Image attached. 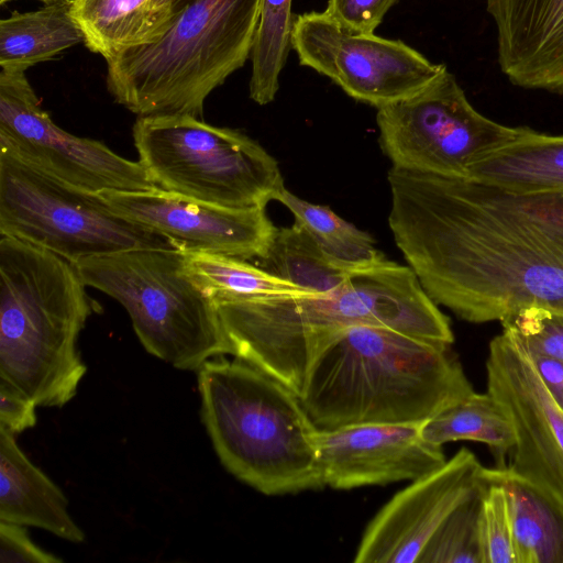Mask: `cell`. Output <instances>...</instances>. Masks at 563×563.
Instances as JSON below:
<instances>
[{
  "label": "cell",
  "mask_w": 563,
  "mask_h": 563,
  "mask_svg": "<svg viewBox=\"0 0 563 563\" xmlns=\"http://www.w3.org/2000/svg\"><path fill=\"white\" fill-rule=\"evenodd\" d=\"M0 234L73 264L126 250L176 247L166 236L113 212L98 194L73 187L3 151Z\"/></svg>",
  "instance_id": "cell-9"
},
{
  "label": "cell",
  "mask_w": 563,
  "mask_h": 563,
  "mask_svg": "<svg viewBox=\"0 0 563 563\" xmlns=\"http://www.w3.org/2000/svg\"><path fill=\"white\" fill-rule=\"evenodd\" d=\"M422 422L364 423L318 429L316 448L323 486L353 489L415 481L445 462L442 446L421 434Z\"/></svg>",
  "instance_id": "cell-16"
},
{
  "label": "cell",
  "mask_w": 563,
  "mask_h": 563,
  "mask_svg": "<svg viewBox=\"0 0 563 563\" xmlns=\"http://www.w3.org/2000/svg\"><path fill=\"white\" fill-rule=\"evenodd\" d=\"M37 405L11 385L0 380V428L16 435L36 424Z\"/></svg>",
  "instance_id": "cell-33"
},
{
  "label": "cell",
  "mask_w": 563,
  "mask_h": 563,
  "mask_svg": "<svg viewBox=\"0 0 563 563\" xmlns=\"http://www.w3.org/2000/svg\"><path fill=\"white\" fill-rule=\"evenodd\" d=\"M500 322L527 351L563 360V310L527 306Z\"/></svg>",
  "instance_id": "cell-30"
},
{
  "label": "cell",
  "mask_w": 563,
  "mask_h": 563,
  "mask_svg": "<svg viewBox=\"0 0 563 563\" xmlns=\"http://www.w3.org/2000/svg\"><path fill=\"white\" fill-rule=\"evenodd\" d=\"M261 0H191L154 43L107 62V87L137 117L201 119L207 97L251 57Z\"/></svg>",
  "instance_id": "cell-6"
},
{
  "label": "cell",
  "mask_w": 563,
  "mask_h": 563,
  "mask_svg": "<svg viewBox=\"0 0 563 563\" xmlns=\"http://www.w3.org/2000/svg\"><path fill=\"white\" fill-rule=\"evenodd\" d=\"M422 437L435 444L473 441L486 444L498 467L516 444L512 421L505 408L488 391H473L422 422Z\"/></svg>",
  "instance_id": "cell-23"
},
{
  "label": "cell",
  "mask_w": 563,
  "mask_h": 563,
  "mask_svg": "<svg viewBox=\"0 0 563 563\" xmlns=\"http://www.w3.org/2000/svg\"><path fill=\"white\" fill-rule=\"evenodd\" d=\"M527 352L548 393L563 411V360Z\"/></svg>",
  "instance_id": "cell-34"
},
{
  "label": "cell",
  "mask_w": 563,
  "mask_h": 563,
  "mask_svg": "<svg viewBox=\"0 0 563 563\" xmlns=\"http://www.w3.org/2000/svg\"><path fill=\"white\" fill-rule=\"evenodd\" d=\"M84 283L119 301L144 349L178 369L232 355L211 297L191 277L185 251L134 249L74 264Z\"/></svg>",
  "instance_id": "cell-7"
},
{
  "label": "cell",
  "mask_w": 563,
  "mask_h": 563,
  "mask_svg": "<svg viewBox=\"0 0 563 563\" xmlns=\"http://www.w3.org/2000/svg\"><path fill=\"white\" fill-rule=\"evenodd\" d=\"M509 81L563 93V0H487Z\"/></svg>",
  "instance_id": "cell-17"
},
{
  "label": "cell",
  "mask_w": 563,
  "mask_h": 563,
  "mask_svg": "<svg viewBox=\"0 0 563 563\" xmlns=\"http://www.w3.org/2000/svg\"><path fill=\"white\" fill-rule=\"evenodd\" d=\"M291 48L300 65L377 109L418 93L446 69L400 40L352 33L324 12L295 19Z\"/></svg>",
  "instance_id": "cell-12"
},
{
  "label": "cell",
  "mask_w": 563,
  "mask_h": 563,
  "mask_svg": "<svg viewBox=\"0 0 563 563\" xmlns=\"http://www.w3.org/2000/svg\"><path fill=\"white\" fill-rule=\"evenodd\" d=\"M63 560L38 548L24 526L0 520V563H60Z\"/></svg>",
  "instance_id": "cell-32"
},
{
  "label": "cell",
  "mask_w": 563,
  "mask_h": 563,
  "mask_svg": "<svg viewBox=\"0 0 563 563\" xmlns=\"http://www.w3.org/2000/svg\"><path fill=\"white\" fill-rule=\"evenodd\" d=\"M139 162L162 190L227 208L263 207L285 187L277 161L243 132L190 114L137 117Z\"/></svg>",
  "instance_id": "cell-8"
},
{
  "label": "cell",
  "mask_w": 563,
  "mask_h": 563,
  "mask_svg": "<svg viewBox=\"0 0 563 563\" xmlns=\"http://www.w3.org/2000/svg\"><path fill=\"white\" fill-rule=\"evenodd\" d=\"M73 0L45 3L27 12H12L0 21V67L25 71L85 42L71 14Z\"/></svg>",
  "instance_id": "cell-21"
},
{
  "label": "cell",
  "mask_w": 563,
  "mask_h": 563,
  "mask_svg": "<svg viewBox=\"0 0 563 563\" xmlns=\"http://www.w3.org/2000/svg\"><path fill=\"white\" fill-rule=\"evenodd\" d=\"M201 419L224 468L267 495L323 488L317 426L300 397L262 369L214 357L198 368Z\"/></svg>",
  "instance_id": "cell-5"
},
{
  "label": "cell",
  "mask_w": 563,
  "mask_h": 563,
  "mask_svg": "<svg viewBox=\"0 0 563 563\" xmlns=\"http://www.w3.org/2000/svg\"><path fill=\"white\" fill-rule=\"evenodd\" d=\"M292 0H261L258 23L251 53L250 97L264 106L279 88V75L291 48Z\"/></svg>",
  "instance_id": "cell-27"
},
{
  "label": "cell",
  "mask_w": 563,
  "mask_h": 563,
  "mask_svg": "<svg viewBox=\"0 0 563 563\" xmlns=\"http://www.w3.org/2000/svg\"><path fill=\"white\" fill-rule=\"evenodd\" d=\"M98 195L120 217L152 229L186 252L258 260L276 230L263 207H220L159 188Z\"/></svg>",
  "instance_id": "cell-14"
},
{
  "label": "cell",
  "mask_w": 563,
  "mask_h": 563,
  "mask_svg": "<svg viewBox=\"0 0 563 563\" xmlns=\"http://www.w3.org/2000/svg\"><path fill=\"white\" fill-rule=\"evenodd\" d=\"M86 284L64 257L0 238V380L37 407H63L87 372L77 347L95 311Z\"/></svg>",
  "instance_id": "cell-4"
},
{
  "label": "cell",
  "mask_w": 563,
  "mask_h": 563,
  "mask_svg": "<svg viewBox=\"0 0 563 563\" xmlns=\"http://www.w3.org/2000/svg\"><path fill=\"white\" fill-rule=\"evenodd\" d=\"M185 261L191 277L213 301L257 299L307 292L246 260L222 254L185 251Z\"/></svg>",
  "instance_id": "cell-26"
},
{
  "label": "cell",
  "mask_w": 563,
  "mask_h": 563,
  "mask_svg": "<svg viewBox=\"0 0 563 563\" xmlns=\"http://www.w3.org/2000/svg\"><path fill=\"white\" fill-rule=\"evenodd\" d=\"M482 486L460 504L426 547L418 563H484L481 528Z\"/></svg>",
  "instance_id": "cell-28"
},
{
  "label": "cell",
  "mask_w": 563,
  "mask_h": 563,
  "mask_svg": "<svg viewBox=\"0 0 563 563\" xmlns=\"http://www.w3.org/2000/svg\"><path fill=\"white\" fill-rule=\"evenodd\" d=\"M176 11V5L158 8L153 0H73L71 4L84 44L106 62L157 41Z\"/></svg>",
  "instance_id": "cell-20"
},
{
  "label": "cell",
  "mask_w": 563,
  "mask_h": 563,
  "mask_svg": "<svg viewBox=\"0 0 563 563\" xmlns=\"http://www.w3.org/2000/svg\"><path fill=\"white\" fill-rule=\"evenodd\" d=\"M492 473L506 490L516 562L563 563V507L505 466Z\"/></svg>",
  "instance_id": "cell-22"
},
{
  "label": "cell",
  "mask_w": 563,
  "mask_h": 563,
  "mask_svg": "<svg viewBox=\"0 0 563 563\" xmlns=\"http://www.w3.org/2000/svg\"><path fill=\"white\" fill-rule=\"evenodd\" d=\"M481 528L484 563H517L512 527L504 485L485 467Z\"/></svg>",
  "instance_id": "cell-29"
},
{
  "label": "cell",
  "mask_w": 563,
  "mask_h": 563,
  "mask_svg": "<svg viewBox=\"0 0 563 563\" xmlns=\"http://www.w3.org/2000/svg\"><path fill=\"white\" fill-rule=\"evenodd\" d=\"M388 224L428 296L472 323L563 310V194L391 167Z\"/></svg>",
  "instance_id": "cell-1"
},
{
  "label": "cell",
  "mask_w": 563,
  "mask_h": 563,
  "mask_svg": "<svg viewBox=\"0 0 563 563\" xmlns=\"http://www.w3.org/2000/svg\"><path fill=\"white\" fill-rule=\"evenodd\" d=\"M260 267L310 294L331 291L353 272L334 262L299 222L276 228Z\"/></svg>",
  "instance_id": "cell-24"
},
{
  "label": "cell",
  "mask_w": 563,
  "mask_h": 563,
  "mask_svg": "<svg viewBox=\"0 0 563 563\" xmlns=\"http://www.w3.org/2000/svg\"><path fill=\"white\" fill-rule=\"evenodd\" d=\"M0 520L32 526L80 543L85 533L68 512L63 492L22 452L15 435L0 428Z\"/></svg>",
  "instance_id": "cell-18"
},
{
  "label": "cell",
  "mask_w": 563,
  "mask_h": 563,
  "mask_svg": "<svg viewBox=\"0 0 563 563\" xmlns=\"http://www.w3.org/2000/svg\"><path fill=\"white\" fill-rule=\"evenodd\" d=\"M0 151L91 194L157 188L139 161L55 124L23 70H0Z\"/></svg>",
  "instance_id": "cell-11"
},
{
  "label": "cell",
  "mask_w": 563,
  "mask_h": 563,
  "mask_svg": "<svg viewBox=\"0 0 563 563\" xmlns=\"http://www.w3.org/2000/svg\"><path fill=\"white\" fill-rule=\"evenodd\" d=\"M485 467L462 448L438 470L411 481L366 526L355 563L419 562L453 510L484 482Z\"/></svg>",
  "instance_id": "cell-15"
},
{
  "label": "cell",
  "mask_w": 563,
  "mask_h": 563,
  "mask_svg": "<svg viewBox=\"0 0 563 563\" xmlns=\"http://www.w3.org/2000/svg\"><path fill=\"white\" fill-rule=\"evenodd\" d=\"M398 0H328L324 13L345 30L374 34L385 14Z\"/></svg>",
  "instance_id": "cell-31"
},
{
  "label": "cell",
  "mask_w": 563,
  "mask_h": 563,
  "mask_svg": "<svg viewBox=\"0 0 563 563\" xmlns=\"http://www.w3.org/2000/svg\"><path fill=\"white\" fill-rule=\"evenodd\" d=\"M486 372L487 391L515 428L516 444L507 468L563 507V411L527 350L508 331L490 341Z\"/></svg>",
  "instance_id": "cell-13"
},
{
  "label": "cell",
  "mask_w": 563,
  "mask_h": 563,
  "mask_svg": "<svg viewBox=\"0 0 563 563\" xmlns=\"http://www.w3.org/2000/svg\"><path fill=\"white\" fill-rule=\"evenodd\" d=\"M156 7H169L175 5V0H153Z\"/></svg>",
  "instance_id": "cell-35"
},
{
  "label": "cell",
  "mask_w": 563,
  "mask_h": 563,
  "mask_svg": "<svg viewBox=\"0 0 563 563\" xmlns=\"http://www.w3.org/2000/svg\"><path fill=\"white\" fill-rule=\"evenodd\" d=\"M11 0H0V3L1 4H4L5 2H9ZM38 1H42L44 3H51V2H55V1H59V0H38Z\"/></svg>",
  "instance_id": "cell-36"
},
{
  "label": "cell",
  "mask_w": 563,
  "mask_h": 563,
  "mask_svg": "<svg viewBox=\"0 0 563 563\" xmlns=\"http://www.w3.org/2000/svg\"><path fill=\"white\" fill-rule=\"evenodd\" d=\"M275 200L284 205L320 247L347 271L366 268L386 260L367 232L345 221L330 208L306 201L286 187L277 192Z\"/></svg>",
  "instance_id": "cell-25"
},
{
  "label": "cell",
  "mask_w": 563,
  "mask_h": 563,
  "mask_svg": "<svg viewBox=\"0 0 563 563\" xmlns=\"http://www.w3.org/2000/svg\"><path fill=\"white\" fill-rule=\"evenodd\" d=\"M466 178L515 194H563V135L519 126L515 137L477 156Z\"/></svg>",
  "instance_id": "cell-19"
},
{
  "label": "cell",
  "mask_w": 563,
  "mask_h": 563,
  "mask_svg": "<svg viewBox=\"0 0 563 563\" xmlns=\"http://www.w3.org/2000/svg\"><path fill=\"white\" fill-rule=\"evenodd\" d=\"M450 347L385 327L355 325L317 355L299 397L322 430L423 422L474 391Z\"/></svg>",
  "instance_id": "cell-3"
},
{
  "label": "cell",
  "mask_w": 563,
  "mask_h": 563,
  "mask_svg": "<svg viewBox=\"0 0 563 563\" xmlns=\"http://www.w3.org/2000/svg\"><path fill=\"white\" fill-rule=\"evenodd\" d=\"M376 122L393 167L450 177H467L477 156L519 132L479 113L448 68L418 93L377 109Z\"/></svg>",
  "instance_id": "cell-10"
},
{
  "label": "cell",
  "mask_w": 563,
  "mask_h": 563,
  "mask_svg": "<svg viewBox=\"0 0 563 563\" xmlns=\"http://www.w3.org/2000/svg\"><path fill=\"white\" fill-rule=\"evenodd\" d=\"M213 302L232 355L298 396L313 360L349 328L377 325L441 344L454 341L449 318L415 272L387 258L354 271L328 292Z\"/></svg>",
  "instance_id": "cell-2"
}]
</instances>
